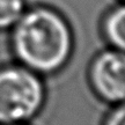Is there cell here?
<instances>
[{
    "instance_id": "1",
    "label": "cell",
    "mask_w": 125,
    "mask_h": 125,
    "mask_svg": "<svg viewBox=\"0 0 125 125\" xmlns=\"http://www.w3.org/2000/svg\"><path fill=\"white\" fill-rule=\"evenodd\" d=\"M9 35L18 62L40 75L62 70L73 53L71 26L60 12L50 6H28Z\"/></svg>"
},
{
    "instance_id": "7",
    "label": "cell",
    "mask_w": 125,
    "mask_h": 125,
    "mask_svg": "<svg viewBox=\"0 0 125 125\" xmlns=\"http://www.w3.org/2000/svg\"><path fill=\"white\" fill-rule=\"evenodd\" d=\"M7 125H26V124H7Z\"/></svg>"
},
{
    "instance_id": "6",
    "label": "cell",
    "mask_w": 125,
    "mask_h": 125,
    "mask_svg": "<svg viewBox=\"0 0 125 125\" xmlns=\"http://www.w3.org/2000/svg\"><path fill=\"white\" fill-rule=\"evenodd\" d=\"M103 125H125V102L114 105V109L108 114Z\"/></svg>"
},
{
    "instance_id": "8",
    "label": "cell",
    "mask_w": 125,
    "mask_h": 125,
    "mask_svg": "<svg viewBox=\"0 0 125 125\" xmlns=\"http://www.w3.org/2000/svg\"><path fill=\"white\" fill-rule=\"evenodd\" d=\"M119 1H121V2H125V0H119Z\"/></svg>"
},
{
    "instance_id": "3",
    "label": "cell",
    "mask_w": 125,
    "mask_h": 125,
    "mask_svg": "<svg viewBox=\"0 0 125 125\" xmlns=\"http://www.w3.org/2000/svg\"><path fill=\"white\" fill-rule=\"evenodd\" d=\"M88 75L102 101L112 105L125 102V52L114 48L101 51L90 62Z\"/></svg>"
},
{
    "instance_id": "4",
    "label": "cell",
    "mask_w": 125,
    "mask_h": 125,
    "mask_svg": "<svg viewBox=\"0 0 125 125\" xmlns=\"http://www.w3.org/2000/svg\"><path fill=\"white\" fill-rule=\"evenodd\" d=\"M102 31L110 48L125 52V2L107 13L102 22Z\"/></svg>"
},
{
    "instance_id": "2",
    "label": "cell",
    "mask_w": 125,
    "mask_h": 125,
    "mask_svg": "<svg viewBox=\"0 0 125 125\" xmlns=\"http://www.w3.org/2000/svg\"><path fill=\"white\" fill-rule=\"evenodd\" d=\"M46 100L42 75L21 64L0 67V125L27 124Z\"/></svg>"
},
{
    "instance_id": "5",
    "label": "cell",
    "mask_w": 125,
    "mask_h": 125,
    "mask_svg": "<svg viewBox=\"0 0 125 125\" xmlns=\"http://www.w3.org/2000/svg\"><path fill=\"white\" fill-rule=\"evenodd\" d=\"M27 7V0H0V32L10 30Z\"/></svg>"
}]
</instances>
